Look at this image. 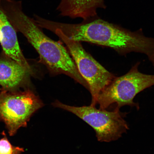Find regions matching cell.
<instances>
[{
	"label": "cell",
	"instance_id": "obj_1",
	"mask_svg": "<svg viewBox=\"0 0 154 154\" xmlns=\"http://www.w3.org/2000/svg\"><path fill=\"white\" fill-rule=\"evenodd\" d=\"M54 28L71 39L109 48L120 55L144 54L154 66V38L145 36L141 29L132 32L97 17L79 24L57 22Z\"/></svg>",
	"mask_w": 154,
	"mask_h": 154
},
{
	"label": "cell",
	"instance_id": "obj_2",
	"mask_svg": "<svg viewBox=\"0 0 154 154\" xmlns=\"http://www.w3.org/2000/svg\"><path fill=\"white\" fill-rule=\"evenodd\" d=\"M5 14L16 32L23 35L50 70L56 74L66 75L88 88L66 48L46 35L34 18L24 12L22 5L17 3L11 6Z\"/></svg>",
	"mask_w": 154,
	"mask_h": 154
},
{
	"label": "cell",
	"instance_id": "obj_3",
	"mask_svg": "<svg viewBox=\"0 0 154 154\" xmlns=\"http://www.w3.org/2000/svg\"><path fill=\"white\" fill-rule=\"evenodd\" d=\"M140 63H136L123 75L116 77L99 94L96 104L99 105L100 109H106L113 104L118 109L125 106L139 109V104L134 101V97L140 92L154 85V75L140 72L138 69Z\"/></svg>",
	"mask_w": 154,
	"mask_h": 154
},
{
	"label": "cell",
	"instance_id": "obj_4",
	"mask_svg": "<svg viewBox=\"0 0 154 154\" xmlns=\"http://www.w3.org/2000/svg\"><path fill=\"white\" fill-rule=\"evenodd\" d=\"M52 105L74 113L87 123L95 131L96 137L100 142L115 141L129 129L128 123L124 119L126 113L121 112L120 109H115L110 111L97 109L91 105L72 106L57 100Z\"/></svg>",
	"mask_w": 154,
	"mask_h": 154
},
{
	"label": "cell",
	"instance_id": "obj_5",
	"mask_svg": "<svg viewBox=\"0 0 154 154\" xmlns=\"http://www.w3.org/2000/svg\"><path fill=\"white\" fill-rule=\"evenodd\" d=\"M62 40L72 57L77 69L88 84L91 93V105L95 106L98 96L116 76L85 51L80 42L70 39L59 29L53 32Z\"/></svg>",
	"mask_w": 154,
	"mask_h": 154
},
{
	"label": "cell",
	"instance_id": "obj_6",
	"mask_svg": "<svg viewBox=\"0 0 154 154\" xmlns=\"http://www.w3.org/2000/svg\"><path fill=\"white\" fill-rule=\"evenodd\" d=\"M43 106L39 98L29 90L2 89L0 92V120L5 123L10 136L26 127L32 116Z\"/></svg>",
	"mask_w": 154,
	"mask_h": 154
},
{
	"label": "cell",
	"instance_id": "obj_7",
	"mask_svg": "<svg viewBox=\"0 0 154 154\" xmlns=\"http://www.w3.org/2000/svg\"><path fill=\"white\" fill-rule=\"evenodd\" d=\"M0 30L2 38L1 42L4 53L24 67L30 73L32 70L19 46L17 32L0 6Z\"/></svg>",
	"mask_w": 154,
	"mask_h": 154
},
{
	"label": "cell",
	"instance_id": "obj_8",
	"mask_svg": "<svg viewBox=\"0 0 154 154\" xmlns=\"http://www.w3.org/2000/svg\"><path fill=\"white\" fill-rule=\"evenodd\" d=\"M106 8L104 0H61L57 9L61 16L87 21L97 17L98 9Z\"/></svg>",
	"mask_w": 154,
	"mask_h": 154
},
{
	"label": "cell",
	"instance_id": "obj_9",
	"mask_svg": "<svg viewBox=\"0 0 154 154\" xmlns=\"http://www.w3.org/2000/svg\"><path fill=\"white\" fill-rule=\"evenodd\" d=\"M6 57H0V85L3 89L14 90L30 73L16 61Z\"/></svg>",
	"mask_w": 154,
	"mask_h": 154
},
{
	"label": "cell",
	"instance_id": "obj_10",
	"mask_svg": "<svg viewBox=\"0 0 154 154\" xmlns=\"http://www.w3.org/2000/svg\"><path fill=\"white\" fill-rule=\"evenodd\" d=\"M2 134L3 137L0 140V154H22L23 149L13 146L5 134L3 132Z\"/></svg>",
	"mask_w": 154,
	"mask_h": 154
},
{
	"label": "cell",
	"instance_id": "obj_11",
	"mask_svg": "<svg viewBox=\"0 0 154 154\" xmlns=\"http://www.w3.org/2000/svg\"><path fill=\"white\" fill-rule=\"evenodd\" d=\"M2 32L1 30H0V43H1L2 41Z\"/></svg>",
	"mask_w": 154,
	"mask_h": 154
}]
</instances>
